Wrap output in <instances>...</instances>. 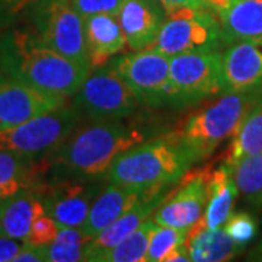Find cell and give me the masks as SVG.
I'll use <instances>...</instances> for the list:
<instances>
[{
    "label": "cell",
    "mask_w": 262,
    "mask_h": 262,
    "mask_svg": "<svg viewBox=\"0 0 262 262\" xmlns=\"http://www.w3.org/2000/svg\"><path fill=\"white\" fill-rule=\"evenodd\" d=\"M108 64L130 86L141 105L172 106L169 57L153 50H140L117 57Z\"/></svg>",
    "instance_id": "obj_10"
},
{
    "label": "cell",
    "mask_w": 262,
    "mask_h": 262,
    "mask_svg": "<svg viewBox=\"0 0 262 262\" xmlns=\"http://www.w3.org/2000/svg\"><path fill=\"white\" fill-rule=\"evenodd\" d=\"M46 261V246L24 244L13 262H42Z\"/></svg>",
    "instance_id": "obj_33"
},
{
    "label": "cell",
    "mask_w": 262,
    "mask_h": 262,
    "mask_svg": "<svg viewBox=\"0 0 262 262\" xmlns=\"http://www.w3.org/2000/svg\"><path fill=\"white\" fill-rule=\"evenodd\" d=\"M0 72L41 92L72 98L91 73L44 44L34 31L12 28L0 35Z\"/></svg>",
    "instance_id": "obj_2"
},
{
    "label": "cell",
    "mask_w": 262,
    "mask_h": 262,
    "mask_svg": "<svg viewBox=\"0 0 262 262\" xmlns=\"http://www.w3.org/2000/svg\"><path fill=\"white\" fill-rule=\"evenodd\" d=\"M37 0H0V29L10 28Z\"/></svg>",
    "instance_id": "obj_32"
},
{
    "label": "cell",
    "mask_w": 262,
    "mask_h": 262,
    "mask_svg": "<svg viewBox=\"0 0 262 262\" xmlns=\"http://www.w3.org/2000/svg\"><path fill=\"white\" fill-rule=\"evenodd\" d=\"M63 105L64 98L19 83L0 72V131L13 128Z\"/></svg>",
    "instance_id": "obj_13"
},
{
    "label": "cell",
    "mask_w": 262,
    "mask_h": 262,
    "mask_svg": "<svg viewBox=\"0 0 262 262\" xmlns=\"http://www.w3.org/2000/svg\"><path fill=\"white\" fill-rule=\"evenodd\" d=\"M80 118L75 108L67 105L39 114L13 128L0 131V150L31 158L50 156L79 127Z\"/></svg>",
    "instance_id": "obj_7"
},
{
    "label": "cell",
    "mask_w": 262,
    "mask_h": 262,
    "mask_svg": "<svg viewBox=\"0 0 262 262\" xmlns=\"http://www.w3.org/2000/svg\"><path fill=\"white\" fill-rule=\"evenodd\" d=\"M208 200L201 223L206 229L215 230L223 227L232 214L234 201L237 198V188L232 177V168L225 162L211 169L208 175Z\"/></svg>",
    "instance_id": "obj_21"
},
{
    "label": "cell",
    "mask_w": 262,
    "mask_h": 262,
    "mask_svg": "<svg viewBox=\"0 0 262 262\" xmlns=\"http://www.w3.org/2000/svg\"><path fill=\"white\" fill-rule=\"evenodd\" d=\"M172 108H187L223 92L222 53L198 51L169 58Z\"/></svg>",
    "instance_id": "obj_9"
},
{
    "label": "cell",
    "mask_w": 262,
    "mask_h": 262,
    "mask_svg": "<svg viewBox=\"0 0 262 262\" xmlns=\"http://www.w3.org/2000/svg\"><path fill=\"white\" fill-rule=\"evenodd\" d=\"M117 16L133 51L149 50L166 18L158 0H124Z\"/></svg>",
    "instance_id": "obj_16"
},
{
    "label": "cell",
    "mask_w": 262,
    "mask_h": 262,
    "mask_svg": "<svg viewBox=\"0 0 262 262\" xmlns=\"http://www.w3.org/2000/svg\"><path fill=\"white\" fill-rule=\"evenodd\" d=\"M213 166L188 170L179 179V185L169 191L165 200L156 208L153 222L159 226H169L188 232L201 220L208 200V175Z\"/></svg>",
    "instance_id": "obj_11"
},
{
    "label": "cell",
    "mask_w": 262,
    "mask_h": 262,
    "mask_svg": "<svg viewBox=\"0 0 262 262\" xmlns=\"http://www.w3.org/2000/svg\"><path fill=\"white\" fill-rule=\"evenodd\" d=\"M165 15L179 8H206V0H158Z\"/></svg>",
    "instance_id": "obj_35"
},
{
    "label": "cell",
    "mask_w": 262,
    "mask_h": 262,
    "mask_svg": "<svg viewBox=\"0 0 262 262\" xmlns=\"http://www.w3.org/2000/svg\"><path fill=\"white\" fill-rule=\"evenodd\" d=\"M24 244V241L0 236V262H13Z\"/></svg>",
    "instance_id": "obj_34"
},
{
    "label": "cell",
    "mask_w": 262,
    "mask_h": 262,
    "mask_svg": "<svg viewBox=\"0 0 262 262\" xmlns=\"http://www.w3.org/2000/svg\"><path fill=\"white\" fill-rule=\"evenodd\" d=\"M259 153H262V103L246 115L222 159L226 165L233 166L242 158Z\"/></svg>",
    "instance_id": "obj_24"
},
{
    "label": "cell",
    "mask_w": 262,
    "mask_h": 262,
    "mask_svg": "<svg viewBox=\"0 0 262 262\" xmlns=\"http://www.w3.org/2000/svg\"><path fill=\"white\" fill-rule=\"evenodd\" d=\"M219 16L207 8H179L166 13L156 41L149 50L166 57L213 51L223 47Z\"/></svg>",
    "instance_id": "obj_5"
},
{
    "label": "cell",
    "mask_w": 262,
    "mask_h": 262,
    "mask_svg": "<svg viewBox=\"0 0 262 262\" xmlns=\"http://www.w3.org/2000/svg\"><path fill=\"white\" fill-rule=\"evenodd\" d=\"M262 103V86L244 92H225L220 98L189 114L173 130L195 163L206 160L232 139L246 115Z\"/></svg>",
    "instance_id": "obj_4"
},
{
    "label": "cell",
    "mask_w": 262,
    "mask_h": 262,
    "mask_svg": "<svg viewBox=\"0 0 262 262\" xmlns=\"http://www.w3.org/2000/svg\"><path fill=\"white\" fill-rule=\"evenodd\" d=\"M187 233L188 232L185 230H179L175 227L156 225L153 233L150 236L146 261L166 262L170 253L185 244Z\"/></svg>",
    "instance_id": "obj_28"
},
{
    "label": "cell",
    "mask_w": 262,
    "mask_h": 262,
    "mask_svg": "<svg viewBox=\"0 0 262 262\" xmlns=\"http://www.w3.org/2000/svg\"><path fill=\"white\" fill-rule=\"evenodd\" d=\"M195 162L173 131L141 141L121 153L108 169L106 179L122 187L149 189L179 182Z\"/></svg>",
    "instance_id": "obj_3"
},
{
    "label": "cell",
    "mask_w": 262,
    "mask_h": 262,
    "mask_svg": "<svg viewBox=\"0 0 262 262\" xmlns=\"http://www.w3.org/2000/svg\"><path fill=\"white\" fill-rule=\"evenodd\" d=\"M124 0H72L75 9L83 19L94 15H118Z\"/></svg>",
    "instance_id": "obj_31"
},
{
    "label": "cell",
    "mask_w": 262,
    "mask_h": 262,
    "mask_svg": "<svg viewBox=\"0 0 262 262\" xmlns=\"http://www.w3.org/2000/svg\"><path fill=\"white\" fill-rule=\"evenodd\" d=\"M27 16L38 38L76 63L91 67L86 39L84 19L75 9L72 0H37Z\"/></svg>",
    "instance_id": "obj_6"
},
{
    "label": "cell",
    "mask_w": 262,
    "mask_h": 262,
    "mask_svg": "<svg viewBox=\"0 0 262 262\" xmlns=\"http://www.w3.org/2000/svg\"><path fill=\"white\" fill-rule=\"evenodd\" d=\"M144 140L146 133L139 124L124 118L91 120L47 156V184L102 179L121 153Z\"/></svg>",
    "instance_id": "obj_1"
},
{
    "label": "cell",
    "mask_w": 262,
    "mask_h": 262,
    "mask_svg": "<svg viewBox=\"0 0 262 262\" xmlns=\"http://www.w3.org/2000/svg\"><path fill=\"white\" fill-rule=\"evenodd\" d=\"M249 261H262V241L253 248V251L248 256Z\"/></svg>",
    "instance_id": "obj_37"
},
{
    "label": "cell",
    "mask_w": 262,
    "mask_h": 262,
    "mask_svg": "<svg viewBox=\"0 0 262 262\" xmlns=\"http://www.w3.org/2000/svg\"><path fill=\"white\" fill-rule=\"evenodd\" d=\"M160 189L163 188L139 189V188L122 187L117 184L108 185L95 198L94 204L89 210V214L83 225L80 226V230L89 241H92L105 227L113 225L117 219L125 214L137 203H140L143 198L151 195Z\"/></svg>",
    "instance_id": "obj_15"
},
{
    "label": "cell",
    "mask_w": 262,
    "mask_h": 262,
    "mask_svg": "<svg viewBox=\"0 0 262 262\" xmlns=\"http://www.w3.org/2000/svg\"><path fill=\"white\" fill-rule=\"evenodd\" d=\"M73 96L72 106L88 120L127 118L141 106L128 84L111 66L92 69Z\"/></svg>",
    "instance_id": "obj_8"
},
{
    "label": "cell",
    "mask_w": 262,
    "mask_h": 262,
    "mask_svg": "<svg viewBox=\"0 0 262 262\" xmlns=\"http://www.w3.org/2000/svg\"><path fill=\"white\" fill-rule=\"evenodd\" d=\"M48 159L0 150V200L22 189L42 191L47 185Z\"/></svg>",
    "instance_id": "obj_17"
},
{
    "label": "cell",
    "mask_w": 262,
    "mask_h": 262,
    "mask_svg": "<svg viewBox=\"0 0 262 262\" xmlns=\"http://www.w3.org/2000/svg\"><path fill=\"white\" fill-rule=\"evenodd\" d=\"M185 248L194 262L230 261L241 252L225 229L210 230L203 226L201 220L188 230Z\"/></svg>",
    "instance_id": "obj_22"
},
{
    "label": "cell",
    "mask_w": 262,
    "mask_h": 262,
    "mask_svg": "<svg viewBox=\"0 0 262 262\" xmlns=\"http://www.w3.org/2000/svg\"><path fill=\"white\" fill-rule=\"evenodd\" d=\"M226 47L246 38L262 35V0H236L220 16Z\"/></svg>",
    "instance_id": "obj_23"
},
{
    "label": "cell",
    "mask_w": 262,
    "mask_h": 262,
    "mask_svg": "<svg viewBox=\"0 0 262 262\" xmlns=\"http://www.w3.org/2000/svg\"><path fill=\"white\" fill-rule=\"evenodd\" d=\"M156 227L153 220H146L143 225L122 239L114 248L95 256L94 262H143L149 248L150 236Z\"/></svg>",
    "instance_id": "obj_25"
},
{
    "label": "cell",
    "mask_w": 262,
    "mask_h": 262,
    "mask_svg": "<svg viewBox=\"0 0 262 262\" xmlns=\"http://www.w3.org/2000/svg\"><path fill=\"white\" fill-rule=\"evenodd\" d=\"M222 53L225 92H244L262 86V35L227 46Z\"/></svg>",
    "instance_id": "obj_14"
},
{
    "label": "cell",
    "mask_w": 262,
    "mask_h": 262,
    "mask_svg": "<svg viewBox=\"0 0 262 262\" xmlns=\"http://www.w3.org/2000/svg\"><path fill=\"white\" fill-rule=\"evenodd\" d=\"M236 0H206V8L210 9L217 16H220L225 10H227Z\"/></svg>",
    "instance_id": "obj_36"
},
{
    "label": "cell",
    "mask_w": 262,
    "mask_h": 262,
    "mask_svg": "<svg viewBox=\"0 0 262 262\" xmlns=\"http://www.w3.org/2000/svg\"><path fill=\"white\" fill-rule=\"evenodd\" d=\"M58 230L60 227L51 215H48L47 213L41 214L32 223L28 236L24 242L35 246H47L56 239Z\"/></svg>",
    "instance_id": "obj_30"
},
{
    "label": "cell",
    "mask_w": 262,
    "mask_h": 262,
    "mask_svg": "<svg viewBox=\"0 0 262 262\" xmlns=\"http://www.w3.org/2000/svg\"><path fill=\"white\" fill-rule=\"evenodd\" d=\"M91 241L77 227H60L56 239L46 246V261H84V249Z\"/></svg>",
    "instance_id": "obj_26"
},
{
    "label": "cell",
    "mask_w": 262,
    "mask_h": 262,
    "mask_svg": "<svg viewBox=\"0 0 262 262\" xmlns=\"http://www.w3.org/2000/svg\"><path fill=\"white\" fill-rule=\"evenodd\" d=\"M226 233L232 237L236 246L242 251L244 248L249 246L258 236V220L253 214L248 211H236L232 213L225 223Z\"/></svg>",
    "instance_id": "obj_29"
},
{
    "label": "cell",
    "mask_w": 262,
    "mask_h": 262,
    "mask_svg": "<svg viewBox=\"0 0 262 262\" xmlns=\"http://www.w3.org/2000/svg\"><path fill=\"white\" fill-rule=\"evenodd\" d=\"M230 168L237 192L252 204L262 191V153L242 158Z\"/></svg>",
    "instance_id": "obj_27"
},
{
    "label": "cell",
    "mask_w": 262,
    "mask_h": 262,
    "mask_svg": "<svg viewBox=\"0 0 262 262\" xmlns=\"http://www.w3.org/2000/svg\"><path fill=\"white\" fill-rule=\"evenodd\" d=\"M84 39L91 70L105 66L127 46L117 15H94L84 19Z\"/></svg>",
    "instance_id": "obj_20"
},
{
    "label": "cell",
    "mask_w": 262,
    "mask_h": 262,
    "mask_svg": "<svg viewBox=\"0 0 262 262\" xmlns=\"http://www.w3.org/2000/svg\"><path fill=\"white\" fill-rule=\"evenodd\" d=\"M252 206L256 207V208H262V191H261V194L255 198V201L252 203Z\"/></svg>",
    "instance_id": "obj_38"
},
{
    "label": "cell",
    "mask_w": 262,
    "mask_h": 262,
    "mask_svg": "<svg viewBox=\"0 0 262 262\" xmlns=\"http://www.w3.org/2000/svg\"><path fill=\"white\" fill-rule=\"evenodd\" d=\"M102 187L98 181H61L41 191L46 213L58 227H80Z\"/></svg>",
    "instance_id": "obj_12"
},
{
    "label": "cell",
    "mask_w": 262,
    "mask_h": 262,
    "mask_svg": "<svg viewBox=\"0 0 262 262\" xmlns=\"http://www.w3.org/2000/svg\"><path fill=\"white\" fill-rule=\"evenodd\" d=\"M170 189H172L170 187L163 188L158 192L143 198L140 203H137L125 214L117 219L113 225L105 227L101 233L88 244L84 249V261H94L95 256L114 248L128 234L137 230L146 220H149L150 215L156 211V208L160 206V203L165 200V196L168 195Z\"/></svg>",
    "instance_id": "obj_18"
},
{
    "label": "cell",
    "mask_w": 262,
    "mask_h": 262,
    "mask_svg": "<svg viewBox=\"0 0 262 262\" xmlns=\"http://www.w3.org/2000/svg\"><path fill=\"white\" fill-rule=\"evenodd\" d=\"M46 214L42 194L37 189H22L0 200V236L25 241L35 219Z\"/></svg>",
    "instance_id": "obj_19"
}]
</instances>
